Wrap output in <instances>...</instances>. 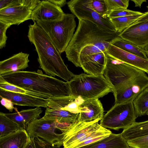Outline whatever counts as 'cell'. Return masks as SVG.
<instances>
[{"mask_svg":"<svg viewBox=\"0 0 148 148\" xmlns=\"http://www.w3.org/2000/svg\"><path fill=\"white\" fill-rule=\"evenodd\" d=\"M34 22L29 26L27 37L35 47L40 67L47 75L54 77L56 76L69 82L75 75L69 70L47 34Z\"/></svg>","mask_w":148,"mask_h":148,"instance_id":"cell-1","label":"cell"},{"mask_svg":"<svg viewBox=\"0 0 148 148\" xmlns=\"http://www.w3.org/2000/svg\"><path fill=\"white\" fill-rule=\"evenodd\" d=\"M1 76L13 85L50 98L73 96L68 82L44 74L40 70L21 71Z\"/></svg>","mask_w":148,"mask_h":148,"instance_id":"cell-2","label":"cell"},{"mask_svg":"<svg viewBox=\"0 0 148 148\" xmlns=\"http://www.w3.org/2000/svg\"><path fill=\"white\" fill-rule=\"evenodd\" d=\"M78 21V27L65 52L69 61L76 67H81L79 54L84 48L96 45L107 49L110 44L121 38V33L103 29L88 21Z\"/></svg>","mask_w":148,"mask_h":148,"instance_id":"cell-3","label":"cell"},{"mask_svg":"<svg viewBox=\"0 0 148 148\" xmlns=\"http://www.w3.org/2000/svg\"><path fill=\"white\" fill-rule=\"evenodd\" d=\"M68 83L72 96L84 100L99 99L113 91L112 86L103 75L82 73L74 75Z\"/></svg>","mask_w":148,"mask_h":148,"instance_id":"cell-4","label":"cell"},{"mask_svg":"<svg viewBox=\"0 0 148 148\" xmlns=\"http://www.w3.org/2000/svg\"><path fill=\"white\" fill-rule=\"evenodd\" d=\"M103 75L112 86L113 93L130 87L147 75L144 71L107 54Z\"/></svg>","mask_w":148,"mask_h":148,"instance_id":"cell-5","label":"cell"},{"mask_svg":"<svg viewBox=\"0 0 148 148\" xmlns=\"http://www.w3.org/2000/svg\"><path fill=\"white\" fill-rule=\"evenodd\" d=\"M75 17L72 14L64 13L59 20L36 22L47 34L61 54L65 51L74 34Z\"/></svg>","mask_w":148,"mask_h":148,"instance_id":"cell-6","label":"cell"},{"mask_svg":"<svg viewBox=\"0 0 148 148\" xmlns=\"http://www.w3.org/2000/svg\"><path fill=\"white\" fill-rule=\"evenodd\" d=\"M100 121H77L71 123L65 132L63 148H73L79 144L97 137L110 135L111 131L99 124Z\"/></svg>","mask_w":148,"mask_h":148,"instance_id":"cell-7","label":"cell"},{"mask_svg":"<svg viewBox=\"0 0 148 148\" xmlns=\"http://www.w3.org/2000/svg\"><path fill=\"white\" fill-rule=\"evenodd\" d=\"M71 123L37 119L28 125L26 131L30 138L38 137L55 145H63L65 132Z\"/></svg>","mask_w":148,"mask_h":148,"instance_id":"cell-8","label":"cell"},{"mask_svg":"<svg viewBox=\"0 0 148 148\" xmlns=\"http://www.w3.org/2000/svg\"><path fill=\"white\" fill-rule=\"evenodd\" d=\"M133 101L115 104L103 115L99 124L115 130L128 127L137 118Z\"/></svg>","mask_w":148,"mask_h":148,"instance_id":"cell-9","label":"cell"},{"mask_svg":"<svg viewBox=\"0 0 148 148\" xmlns=\"http://www.w3.org/2000/svg\"><path fill=\"white\" fill-rule=\"evenodd\" d=\"M68 7L78 19L92 22L103 29L116 32L115 28L107 16H102L88 5V0H71L67 2Z\"/></svg>","mask_w":148,"mask_h":148,"instance_id":"cell-10","label":"cell"},{"mask_svg":"<svg viewBox=\"0 0 148 148\" xmlns=\"http://www.w3.org/2000/svg\"><path fill=\"white\" fill-rule=\"evenodd\" d=\"M120 36L142 48L148 45V11L121 33Z\"/></svg>","mask_w":148,"mask_h":148,"instance_id":"cell-11","label":"cell"},{"mask_svg":"<svg viewBox=\"0 0 148 148\" xmlns=\"http://www.w3.org/2000/svg\"><path fill=\"white\" fill-rule=\"evenodd\" d=\"M106 52L111 57L138 68L148 74V60L128 52L110 44Z\"/></svg>","mask_w":148,"mask_h":148,"instance_id":"cell-12","label":"cell"},{"mask_svg":"<svg viewBox=\"0 0 148 148\" xmlns=\"http://www.w3.org/2000/svg\"><path fill=\"white\" fill-rule=\"evenodd\" d=\"M64 13L61 8L49 1H41L32 11L31 19L34 22L41 21H50L61 19Z\"/></svg>","mask_w":148,"mask_h":148,"instance_id":"cell-13","label":"cell"},{"mask_svg":"<svg viewBox=\"0 0 148 148\" xmlns=\"http://www.w3.org/2000/svg\"><path fill=\"white\" fill-rule=\"evenodd\" d=\"M32 11L23 4L5 8L0 10V21L11 25H18L31 19Z\"/></svg>","mask_w":148,"mask_h":148,"instance_id":"cell-14","label":"cell"},{"mask_svg":"<svg viewBox=\"0 0 148 148\" xmlns=\"http://www.w3.org/2000/svg\"><path fill=\"white\" fill-rule=\"evenodd\" d=\"M79 108L80 113L77 120L78 122L101 120L104 115L103 106L99 99L84 100Z\"/></svg>","mask_w":148,"mask_h":148,"instance_id":"cell-15","label":"cell"},{"mask_svg":"<svg viewBox=\"0 0 148 148\" xmlns=\"http://www.w3.org/2000/svg\"><path fill=\"white\" fill-rule=\"evenodd\" d=\"M106 52L96 53L79 58L81 67L87 74L103 75L107 59Z\"/></svg>","mask_w":148,"mask_h":148,"instance_id":"cell-16","label":"cell"},{"mask_svg":"<svg viewBox=\"0 0 148 148\" xmlns=\"http://www.w3.org/2000/svg\"><path fill=\"white\" fill-rule=\"evenodd\" d=\"M29 54L22 52L0 62V76L21 71L28 67Z\"/></svg>","mask_w":148,"mask_h":148,"instance_id":"cell-17","label":"cell"},{"mask_svg":"<svg viewBox=\"0 0 148 148\" xmlns=\"http://www.w3.org/2000/svg\"><path fill=\"white\" fill-rule=\"evenodd\" d=\"M0 97L10 100L14 105L46 108L47 107V99L10 92L1 89H0Z\"/></svg>","mask_w":148,"mask_h":148,"instance_id":"cell-18","label":"cell"},{"mask_svg":"<svg viewBox=\"0 0 148 148\" xmlns=\"http://www.w3.org/2000/svg\"><path fill=\"white\" fill-rule=\"evenodd\" d=\"M148 87V76L144 77L122 90L113 93L115 104L133 101L145 89Z\"/></svg>","mask_w":148,"mask_h":148,"instance_id":"cell-19","label":"cell"},{"mask_svg":"<svg viewBox=\"0 0 148 148\" xmlns=\"http://www.w3.org/2000/svg\"><path fill=\"white\" fill-rule=\"evenodd\" d=\"M16 112L12 113H4L7 117L11 119L18 125L19 129L26 130L28 125L34 120L40 117L42 112L41 108L36 107L33 109L22 110L18 111L16 107Z\"/></svg>","mask_w":148,"mask_h":148,"instance_id":"cell-20","label":"cell"},{"mask_svg":"<svg viewBox=\"0 0 148 148\" xmlns=\"http://www.w3.org/2000/svg\"><path fill=\"white\" fill-rule=\"evenodd\" d=\"M30 138L26 130L20 129L0 137V148H24Z\"/></svg>","mask_w":148,"mask_h":148,"instance_id":"cell-21","label":"cell"},{"mask_svg":"<svg viewBox=\"0 0 148 148\" xmlns=\"http://www.w3.org/2000/svg\"><path fill=\"white\" fill-rule=\"evenodd\" d=\"M79 113L80 111H71L47 107L42 118L45 120L56 121L60 123H72L77 121Z\"/></svg>","mask_w":148,"mask_h":148,"instance_id":"cell-22","label":"cell"},{"mask_svg":"<svg viewBox=\"0 0 148 148\" xmlns=\"http://www.w3.org/2000/svg\"><path fill=\"white\" fill-rule=\"evenodd\" d=\"M127 141L121 133H112L105 138L89 145L78 148H129Z\"/></svg>","mask_w":148,"mask_h":148,"instance_id":"cell-23","label":"cell"},{"mask_svg":"<svg viewBox=\"0 0 148 148\" xmlns=\"http://www.w3.org/2000/svg\"><path fill=\"white\" fill-rule=\"evenodd\" d=\"M121 134L127 141L148 135V120L135 122L128 128L123 129Z\"/></svg>","mask_w":148,"mask_h":148,"instance_id":"cell-24","label":"cell"},{"mask_svg":"<svg viewBox=\"0 0 148 148\" xmlns=\"http://www.w3.org/2000/svg\"><path fill=\"white\" fill-rule=\"evenodd\" d=\"M112 44L128 52L148 60L144 49L130 42L121 38L114 41Z\"/></svg>","mask_w":148,"mask_h":148,"instance_id":"cell-25","label":"cell"},{"mask_svg":"<svg viewBox=\"0 0 148 148\" xmlns=\"http://www.w3.org/2000/svg\"><path fill=\"white\" fill-rule=\"evenodd\" d=\"M137 117L148 112V87L143 90L133 101Z\"/></svg>","mask_w":148,"mask_h":148,"instance_id":"cell-26","label":"cell"},{"mask_svg":"<svg viewBox=\"0 0 148 148\" xmlns=\"http://www.w3.org/2000/svg\"><path fill=\"white\" fill-rule=\"evenodd\" d=\"M0 89L10 92L21 93L45 99L50 98L48 96L27 90L8 83L0 76Z\"/></svg>","mask_w":148,"mask_h":148,"instance_id":"cell-27","label":"cell"},{"mask_svg":"<svg viewBox=\"0 0 148 148\" xmlns=\"http://www.w3.org/2000/svg\"><path fill=\"white\" fill-rule=\"evenodd\" d=\"M143 13L110 19L116 31L121 33L142 16Z\"/></svg>","mask_w":148,"mask_h":148,"instance_id":"cell-28","label":"cell"},{"mask_svg":"<svg viewBox=\"0 0 148 148\" xmlns=\"http://www.w3.org/2000/svg\"><path fill=\"white\" fill-rule=\"evenodd\" d=\"M19 129L16 123L5 116L4 113L0 112V137L9 135Z\"/></svg>","mask_w":148,"mask_h":148,"instance_id":"cell-29","label":"cell"},{"mask_svg":"<svg viewBox=\"0 0 148 148\" xmlns=\"http://www.w3.org/2000/svg\"><path fill=\"white\" fill-rule=\"evenodd\" d=\"M107 15L111 11L120 9H127L129 0H104Z\"/></svg>","mask_w":148,"mask_h":148,"instance_id":"cell-30","label":"cell"},{"mask_svg":"<svg viewBox=\"0 0 148 148\" xmlns=\"http://www.w3.org/2000/svg\"><path fill=\"white\" fill-rule=\"evenodd\" d=\"M89 6L102 16H107L104 0H88Z\"/></svg>","mask_w":148,"mask_h":148,"instance_id":"cell-31","label":"cell"},{"mask_svg":"<svg viewBox=\"0 0 148 148\" xmlns=\"http://www.w3.org/2000/svg\"><path fill=\"white\" fill-rule=\"evenodd\" d=\"M142 13L127 9H120L111 11L108 15L107 16L109 18L112 19L140 14Z\"/></svg>","mask_w":148,"mask_h":148,"instance_id":"cell-32","label":"cell"},{"mask_svg":"<svg viewBox=\"0 0 148 148\" xmlns=\"http://www.w3.org/2000/svg\"><path fill=\"white\" fill-rule=\"evenodd\" d=\"M129 147L134 148H148V135L127 141Z\"/></svg>","mask_w":148,"mask_h":148,"instance_id":"cell-33","label":"cell"},{"mask_svg":"<svg viewBox=\"0 0 148 148\" xmlns=\"http://www.w3.org/2000/svg\"><path fill=\"white\" fill-rule=\"evenodd\" d=\"M11 25L0 21V49L4 47L6 44L7 37L6 31Z\"/></svg>","mask_w":148,"mask_h":148,"instance_id":"cell-34","label":"cell"},{"mask_svg":"<svg viewBox=\"0 0 148 148\" xmlns=\"http://www.w3.org/2000/svg\"><path fill=\"white\" fill-rule=\"evenodd\" d=\"M36 148H61L58 146L47 142L39 137L34 138Z\"/></svg>","mask_w":148,"mask_h":148,"instance_id":"cell-35","label":"cell"},{"mask_svg":"<svg viewBox=\"0 0 148 148\" xmlns=\"http://www.w3.org/2000/svg\"><path fill=\"white\" fill-rule=\"evenodd\" d=\"M21 4H23V0H0V10Z\"/></svg>","mask_w":148,"mask_h":148,"instance_id":"cell-36","label":"cell"},{"mask_svg":"<svg viewBox=\"0 0 148 148\" xmlns=\"http://www.w3.org/2000/svg\"><path fill=\"white\" fill-rule=\"evenodd\" d=\"M0 98L1 104L10 112H12L14 108V104L12 101L5 98L0 97Z\"/></svg>","mask_w":148,"mask_h":148,"instance_id":"cell-37","label":"cell"},{"mask_svg":"<svg viewBox=\"0 0 148 148\" xmlns=\"http://www.w3.org/2000/svg\"><path fill=\"white\" fill-rule=\"evenodd\" d=\"M48 1L56 6L61 8L67 3L66 1V0H48Z\"/></svg>","mask_w":148,"mask_h":148,"instance_id":"cell-38","label":"cell"},{"mask_svg":"<svg viewBox=\"0 0 148 148\" xmlns=\"http://www.w3.org/2000/svg\"><path fill=\"white\" fill-rule=\"evenodd\" d=\"M24 148H36L34 138L30 137L29 141Z\"/></svg>","mask_w":148,"mask_h":148,"instance_id":"cell-39","label":"cell"},{"mask_svg":"<svg viewBox=\"0 0 148 148\" xmlns=\"http://www.w3.org/2000/svg\"><path fill=\"white\" fill-rule=\"evenodd\" d=\"M131 1L134 2L135 4V7H138L141 8V5L143 2H146L145 0H131Z\"/></svg>","mask_w":148,"mask_h":148,"instance_id":"cell-40","label":"cell"},{"mask_svg":"<svg viewBox=\"0 0 148 148\" xmlns=\"http://www.w3.org/2000/svg\"><path fill=\"white\" fill-rule=\"evenodd\" d=\"M145 52L148 58V45L145 46L144 48Z\"/></svg>","mask_w":148,"mask_h":148,"instance_id":"cell-41","label":"cell"},{"mask_svg":"<svg viewBox=\"0 0 148 148\" xmlns=\"http://www.w3.org/2000/svg\"><path fill=\"white\" fill-rule=\"evenodd\" d=\"M129 148H133V147H129Z\"/></svg>","mask_w":148,"mask_h":148,"instance_id":"cell-42","label":"cell"},{"mask_svg":"<svg viewBox=\"0 0 148 148\" xmlns=\"http://www.w3.org/2000/svg\"><path fill=\"white\" fill-rule=\"evenodd\" d=\"M146 115H147L148 116V112L147 113Z\"/></svg>","mask_w":148,"mask_h":148,"instance_id":"cell-43","label":"cell"}]
</instances>
